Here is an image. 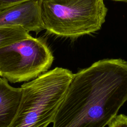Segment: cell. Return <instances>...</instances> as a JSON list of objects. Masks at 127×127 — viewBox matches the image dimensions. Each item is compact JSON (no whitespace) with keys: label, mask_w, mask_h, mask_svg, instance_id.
I'll list each match as a JSON object with an SVG mask.
<instances>
[{"label":"cell","mask_w":127,"mask_h":127,"mask_svg":"<svg viewBox=\"0 0 127 127\" xmlns=\"http://www.w3.org/2000/svg\"><path fill=\"white\" fill-rule=\"evenodd\" d=\"M31 36L28 31L19 26H0V49Z\"/></svg>","instance_id":"cell-7"},{"label":"cell","mask_w":127,"mask_h":127,"mask_svg":"<svg viewBox=\"0 0 127 127\" xmlns=\"http://www.w3.org/2000/svg\"><path fill=\"white\" fill-rule=\"evenodd\" d=\"M112 1H120V2H126L127 3V0H111Z\"/></svg>","instance_id":"cell-10"},{"label":"cell","mask_w":127,"mask_h":127,"mask_svg":"<svg viewBox=\"0 0 127 127\" xmlns=\"http://www.w3.org/2000/svg\"><path fill=\"white\" fill-rule=\"evenodd\" d=\"M54 58L45 40L30 37L0 49V74L11 83L32 80L48 71Z\"/></svg>","instance_id":"cell-4"},{"label":"cell","mask_w":127,"mask_h":127,"mask_svg":"<svg viewBox=\"0 0 127 127\" xmlns=\"http://www.w3.org/2000/svg\"><path fill=\"white\" fill-rule=\"evenodd\" d=\"M30 0H0V9L11 5Z\"/></svg>","instance_id":"cell-9"},{"label":"cell","mask_w":127,"mask_h":127,"mask_svg":"<svg viewBox=\"0 0 127 127\" xmlns=\"http://www.w3.org/2000/svg\"><path fill=\"white\" fill-rule=\"evenodd\" d=\"M19 26L28 32L45 30L41 0H30L0 9V26Z\"/></svg>","instance_id":"cell-5"},{"label":"cell","mask_w":127,"mask_h":127,"mask_svg":"<svg viewBox=\"0 0 127 127\" xmlns=\"http://www.w3.org/2000/svg\"><path fill=\"white\" fill-rule=\"evenodd\" d=\"M74 74L56 67L23 83L19 106L8 127H47L53 122Z\"/></svg>","instance_id":"cell-2"},{"label":"cell","mask_w":127,"mask_h":127,"mask_svg":"<svg viewBox=\"0 0 127 127\" xmlns=\"http://www.w3.org/2000/svg\"><path fill=\"white\" fill-rule=\"evenodd\" d=\"M127 101V62L105 59L74 73L53 127H105Z\"/></svg>","instance_id":"cell-1"},{"label":"cell","mask_w":127,"mask_h":127,"mask_svg":"<svg viewBox=\"0 0 127 127\" xmlns=\"http://www.w3.org/2000/svg\"><path fill=\"white\" fill-rule=\"evenodd\" d=\"M0 77V127H8L16 113L22 97L21 87L15 88Z\"/></svg>","instance_id":"cell-6"},{"label":"cell","mask_w":127,"mask_h":127,"mask_svg":"<svg viewBox=\"0 0 127 127\" xmlns=\"http://www.w3.org/2000/svg\"><path fill=\"white\" fill-rule=\"evenodd\" d=\"M0 77H1V76H0Z\"/></svg>","instance_id":"cell-11"},{"label":"cell","mask_w":127,"mask_h":127,"mask_svg":"<svg viewBox=\"0 0 127 127\" xmlns=\"http://www.w3.org/2000/svg\"><path fill=\"white\" fill-rule=\"evenodd\" d=\"M107 10L104 0H41L47 32L71 39L100 29Z\"/></svg>","instance_id":"cell-3"},{"label":"cell","mask_w":127,"mask_h":127,"mask_svg":"<svg viewBox=\"0 0 127 127\" xmlns=\"http://www.w3.org/2000/svg\"><path fill=\"white\" fill-rule=\"evenodd\" d=\"M108 125V127H127V116L123 114L117 115Z\"/></svg>","instance_id":"cell-8"}]
</instances>
